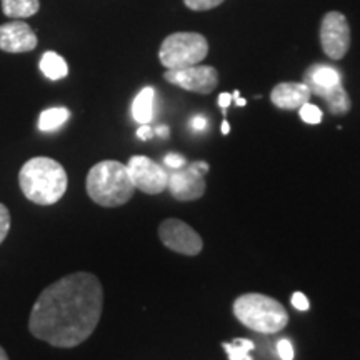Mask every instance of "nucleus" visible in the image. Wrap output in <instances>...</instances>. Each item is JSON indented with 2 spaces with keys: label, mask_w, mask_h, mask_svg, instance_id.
Returning <instances> with one entry per match:
<instances>
[{
  "label": "nucleus",
  "mask_w": 360,
  "mask_h": 360,
  "mask_svg": "<svg viewBox=\"0 0 360 360\" xmlns=\"http://www.w3.org/2000/svg\"><path fill=\"white\" fill-rule=\"evenodd\" d=\"M39 67L49 80H60L69 74V65L57 52H45L40 58Z\"/></svg>",
  "instance_id": "dca6fc26"
},
{
  "label": "nucleus",
  "mask_w": 360,
  "mask_h": 360,
  "mask_svg": "<svg viewBox=\"0 0 360 360\" xmlns=\"http://www.w3.org/2000/svg\"><path fill=\"white\" fill-rule=\"evenodd\" d=\"M159 237L167 249L177 252V254L188 255H199L204 247V242L199 233H197L191 225L179 219H167L160 224Z\"/></svg>",
  "instance_id": "6e6552de"
},
{
  "label": "nucleus",
  "mask_w": 360,
  "mask_h": 360,
  "mask_svg": "<svg viewBox=\"0 0 360 360\" xmlns=\"http://www.w3.org/2000/svg\"><path fill=\"white\" fill-rule=\"evenodd\" d=\"M312 92L304 82H282L270 92V101L278 109L297 110L310 102Z\"/></svg>",
  "instance_id": "f8f14e48"
},
{
  "label": "nucleus",
  "mask_w": 360,
  "mask_h": 360,
  "mask_svg": "<svg viewBox=\"0 0 360 360\" xmlns=\"http://www.w3.org/2000/svg\"><path fill=\"white\" fill-rule=\"evenodd\" d=\"M299 114H300V119L304 120L305 124H310V125H317L322 122V110L319 109L317 105H314V103H304L302 107L299 109Z\"/></svg>",
  "instance_id": "aec40b11"
},
{
  "label": "nucleus",
  "mask_w": 360,
  "mask_h": 360,
  "mask_svg": "<svg viewBox=\"0 0 360 360\" xmlns=\"http://www.w3.org/2000/svg\"><path fill=\"white\" fill-rule=\"evenodd\" d=\"M191 125L193 130H204L207 127V119L204 115H195V117H192Z\"/></svg>",
  "instance_id": "bb28decb"
},
{
  "label": "nucleus",
  "mask_w": 360,
  "mask_h": 360,
  "mask_svg": "<svg viewBox=\"0 0 360 360\" xmlns=\"http://www.w3.org/2000/svg\"><path fill=\"white\" fill-rule=\"evenodd\" d=\"M222 347L227 352L229 360H252L250 352L255 349V345L249 339H236L232 344L225 342Z\"/></svg>",
  "instance_id": "6ab92c4d"
},
{
  "label": "nucleus",
  "mask_w": 360,
  "mask_h": 360,
  "mask_svg": "<svg viewBox=\"0 0 360 360\" xmlns=\"http://www.w3.org/2000/svg\"><path fill=\"white\" fill-rule=\"evenodd\" d=\"M40 0H2L4 15L13 20L27 19L39 12Z\"/></svg>",
  "instance_id": "f3484780"
},
{
  "label": "nucleus",
  "mask_w": 360,
  "mask_h": 360,
  "mask_svg": "<svg viewBox=\"0 0 360 360\" xmlns=\"http://www.w3.org/2000/svg\"><path fill=\"white\" fill-rule=\"evenodd\" d=\"M292 305H294L297 310H300V312H305V310H309L310 307L309 299L302 294V292H295V294L292 295Z\"/></svg>",
  "instance_id": "393cba45"
},
{
  "label": "nucleus",
  "mask_w": 360,
  "mask_h": 360,
  "mask_svg": "<svg viewBox=\"0 0 360 360\" xmlns=\"http://www.w3.org/2000/svg\"><path fill=\"white\" fill-rule=\"evenodd\" d=\"M20 191L30 202L52 205L64 197L69 186L65 169L49 157H34L22 165L19 172Z\"/></svg>",
  "instance_id": "f03ea898"
},
{
  "label": "nucleus",
  "mask_w": 360,
  "mask_h": 360,
  "mask_svg": "<svg viewBox=\"0 0 360 360\" xmlns=\"http://www.w3.org/2000/svg\"><path fill=\"white\" fill-rule=\"evenodd\" d=\"M0 360H8V355L6 350H4V347H0Z\"/></svg>",
  "instance_id": "7c9ffc66"
},
{
  "label": "nucleus",
  "mask_w": 360,
  "mask_h": 360,
  "mask_svg": "<svg viewBox=\"0 0 360 360\" xmlns=\"http://www.w3.org/2000/svg\"><path fill=\"white\" fill-rule=\"evenodd\" d=\"M155 134L160 135V137H169V127L167 125H160V127L155 129Z\"/></svg>",
  "instance_id": "c85d7f7f"
},
{
  "label": "nucleus",
  "mask_w": 360,
  "mask_h": 360,
  "mask_svg": "<svg viewBox=\"0 0 360 360\" xmlns=\"http://www.w3.org/2000/svg\"><path fill=\"white\" fill-rule=\"evenodd\" d=\"M231 103H232V96L229 92H222L219 96V105L222 107V109L225 110L227 109V107H231Z\"/></svg>",
  "instance_id": "cd10ccee"
},
{
  "label": "nucleus",
  "mask_w": 360,
  "mask_h": 360,
  "mask_svg": "<svg viewBox=\"0 0 360 360\" xmlns=\"http://www.w3.org/2000/svg\"><path fill=\"white\" fill-rule=\"evenodd\" d=\"M102 283L94 274L74 272L51 283L35 300L29 328L35 339L58 349L77 347L97 328Z\"/></svg>",
  "instance_id": "f257e3e1"
},
{
  "label": "nucleus",
  "mask_w": 360,
  "mask_h": 360,
  "mask_svg": "<svg viewBox=\"0 0 360 360\" xmlns=\"http://www.w3.org/2000/svg\"><path fill=\"white\" fill-rule=\"evenodd\" d=\"M11 231V212L4 204H0V244L6 240Z\"/></svg>",
  "instance_id": "4be33fe9"
},
{
  "label": "nucleus",
  "mask_w": 360,
  "mask_h": 360,
  "mask_svg": "<svg viewBox=\"0 0 360 360\" xmlns=\"http://www.w3.org/2000/svg\"><path fill=\"white\" fill-rule=\"evenodd\" d=\"M304 84L310 89L312 96H315V94L321 92L323 89H330L342 84V80H340L339 70L334 69V67L317 64V65L309 67L307 72H305Z\"/></svg>",
  "instance_id": "ddd939ff"
},
{
  "label": "nucleus",
  "mask_w": 360,
  "mask_h": 360,
  "mask_svg": "<svg viewBox=\"0 0 360 360\" xmlns=\"http://www.w3.org/2000/svg\"><path fill=\"white\" fill-rule=\"evenodd\" d=\"M89 197L102 207H120L132 199L135 187L127 164L117 160H102L87 174Z\"/></svg>",
  "instance_id": "7ed1b4c3"
},
{
  "label": "nucleus",
  "mask_w": 360,
  "mask_h": 360,
  "mask_svg": "<svg viewBox=\"0 0 360 360\" xmlns=\"http://www.w3.org/2000/svg\"><path fill=\"white\" fill-rule=\"evenodd\" d=\"M70 119V112L65 107H52V109L44 110L39 117V129L42 132H53L60 129L67 120Z\"/></svg>",
  "instance_id": "a211bd4d"
},
{
  "label": "nucleus",
  "mask_w": 360,
  "mask_h": 360,
  "mask_svg": "<svg viewBox=\"0 0 360 360\" xmlns=\"http://www.w3.org/2000/svg\"><path fill=\"white\" fill-rule=\"evenodd\" d=\"M225 0H184L187 8L195 12H204V11H210V8H215L219 6H222Z\"/></svg>",
  "instance_id": "412c9836"
},
{
  "label": "nucleus",
  "mask_w": 360,
  "mask_h": 360,
  "mask_svg": "<svg viewBox=\"0 0 360 360\" xmlns=\"http://www.w3.org/2000/svg\"><path fill=\"white\" fill-rule=\"evenodd\" d=\"M137 137L141 139V141H150V139L154 137V130L150 129V125L148 124H143L137 130Z\"/></svg>",
  "instance_id": "a878e982"
},
{
  "label": "nucleus",
  "mask_w": 360,
  "mask_h": 360,
  "mask_svg": "<svg viewBox=\"0 0 360 360\" xmlns=\"http://www.w3.org/2000/svg\"><path fill=\"white\" fill-rule=\"evenodd\" d=\"M322 51L332 60H340L350 49V27L344 13L328 12L321 24Z\"/></svg>",
  "instance_id": "423d86ee"
},
{
  "label": "nucleus",
  "mask_w": 360,
  "mask_h": 360,
  "mask_svg": "<svg viewBox=\"0 0 360 360\" xmlns=\"http://www.w3.org/2000/svg\"><path fill=\"white\" fill-rule=\"evenodd\" d=\"M127 169L134 187L148 195L164 192L169 184V174L160 164L146 155H134L127 162Z\"/></svg>",
  "instance_id": "0eeeda50"
},
{
  "label": "nucleus",
  "mask_w": 360,
  "mask_h": 360,
  "mask_svg": "<svg viewBox=\"0 0 360 360\" xmlns=\"http://www.w3.org/2000/svg\"><path fill=\"white\" fill-rule=\"evenodd\" d=\"M205 174L202 172L197 165V162H193L191 165L175 170L172 175H169V184L167 188L172 193L174 199L179 202H191L200 199L205 193Z\"/></svg>",
  "instance_id": "9d476101"
},
{
  "label": "nucleus",
  "mask_w": 360,
  "mask_h": 360,
  "mask_svg": "<svg viewBox=\"0 0 360 360\" xmlns=\"http://www.w3.org/2000/svg\"><path fill=\"white\" fill-rule=\"evenodd\" d=\"M229 132H231V125H229L227 120H224V122H222V134L227 135Z\"/></svg>",
  "instance_id": "c756f323"
},
{
  "label": "nucleus",
  "mask_w": 360,
  "mask_h": 360,
  "mask_svg": "<svg viewBox=\"0 0 360 360\" xmlns=\"http://www.w3.org/2000/svg\"><path fill=\"white\" fill-rule=\"evenodd\" d=\"M154 97L155 90L152 87H143L132 103V115L139 124H148L154 117Z\"/></svg>",
  "instance_id": "2eb2a0df"
},
{
  "label": "nucleus",
  "mask_w": 360,
  "mask_h": 360,
  "mask_svg": "<svg viewBox=\"0 0 360 360\" xmlns=\"http://www.w3.org/2000/svg\"><path fill=\"white\" fill-rule=\"evenodd\" d=\"M233 315L250 330L259 334H277L289 323V314L274 297L244 294L233 302Z\"/></svg>",
  "instance_id": "20e7f679"
},
{
  "label": "nucleus",
  "mask_w": 360,
  "mask_h": 360,
  "mask_svg": "<svg viewBox=\"0 0 360 360\" xmlns=\"http://www.w3.org/2000/svg\"><path fill=\"white\" fill-rule=\"evenodd\" d=\"M277 354L282 360H294V347H292L290 340H287V339L278 340Z\"/></svg>",
  "instance_id": "5701e85b"
},
{
  "label": "nucleus",
  "mask_w": 360,
  "mask_h": 360,
  "mask_svg": "<svg viewBox=\"0 0 360 360\" xmlns=\"http://www.w3.org/2000/svg\"><path fill=\"white\" fill-rule=\"evenodd\" d=\"M164 164L170 169L179 170V169L186 167V159H184V157L179 155V154H167V155H165V159H164Z\"/></svg>",
  "instance_id": "b1692460"
},
{
  "label": "nucleus",
  "mask_w": 360,
  "mask_h": 360,
  "mask_svg": "<svg viewBox=\"0 0 360 360\" xmlns=\"http://www.w3.org/2000/svg\"><path fill=\"white\" fill-rule=\"evenodd\" d=\"M37 35L32 27L22 20H12L0 25V51L8 53L30 52L37 47Z\"/></svg>",
  "instance_id": "9b49d317"
},
{
  "label": "nucleus",
  "mask_w": 360,
  "mask_h": 360,
  "mask_svg": "<svg viewBox=\"0 0 360 360\" xmlns=\"http://www.w3.org/2000/svg\"><path fill=\"white\" fill-rule=\"evenodd\" d=\"M164 79L169 84L195 94H210L219 84V74L212 65H192L179 70H167Z\"/></svg>",
  "instance_id": "1a4fd4ad"
},
{
  "label": "nucleus",
  "mask_w": 360,
  "mask_h": 360,
  "mask_svg": "<svg viewBox=\"0 0 360 360\" xmlns=\"http://www.w3.org/2000/svg\"><path fill=\"white\" fill-rule=\"evenodd\" d=\"M317 97L323 98L327 102L328 110L334 115H345L352 107V102H350L349 94L345 92V89L342 87V84L335 85V87L323 89L321 92L315 94Z\"/></svg>",
  "instance_id": "4468645a"
},
{
  "label": "nucleus",
  "mask_w": 360,
  "mask_h": 360,
  "mask_svg": "<svg viewBox=\"0 0 360 360\" xmlns=\"http://www.w3.org/2000/svg\"><path fill=\"white\" fill-rule=\"evenodd\" d=\"M209 53V42L202 34L175 32L164 39L159 51L160 64L167 70L199 65Z\"/></svg>",
  "instance_id": "39448f33"
}]
</instances>
